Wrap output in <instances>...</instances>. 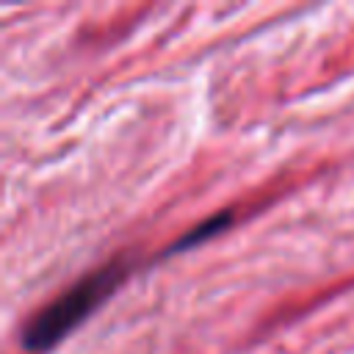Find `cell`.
Returning <instances> with one entry per match:
<instances>
[{
    "label": "cell",
    "instance_id": "7a4b0ae2",
    "mask_svg": "<svg viewBox=\"0 0 354 354\" xmlns=\"http://www.w3.org/2000/svg\"><path fill=\"white\" fill-rule=\"evenodd\" d=\"M230 224V213L224 210V213H216V216H210V218H205V221H199L196 227H191L180 241H174L171 243V249L169 252H183V249H191V246H196V243H202V241H207L210 235H216V232H221L224 227Z\"/></svg>",
    "mask_w": 354,
    "mask_h": 354
},
{
    "label": "cell",
    "instance_id": "6da1fadb",
    "mask_svg": "<svg viewBox=\"0 0 354 354\" xmlns=\"http://www.w3.org/2000/svg\"><path fill=\"white\" fill-rule=\"evenodd\" d=\"M124 260H111L100 266L97 271L80 277L75 285H69L61 296H55L50 304H44L22 329V346L25 351H47L61 337H66L83 318H88L127 277Z\"/></svg>",
    "mask_w": 354,
    "mask_h": 354
}]
</instances>
